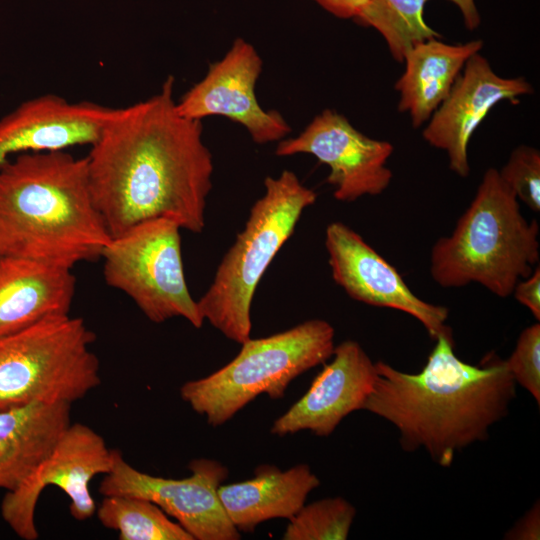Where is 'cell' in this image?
Wrapping results in <instances>:
<instances>
[{
  "label": "cell",
  "mask_w": 540,
  "mask_h": 540,
  "mask_svg": "<svg viewBox=\"0 0 540 540\" xmlns=\"http://www.w3.org/2000/svg\"><path fill=\"white\" fill-rule=\"evenodd\" d=\"M71 404L37 402L0 411V489H15L71 423Z\"/></svg>",
  "instance_id": "20"
},
{
  "label": "cell",
  "mask_w": 540,
  "mask_h": 540,
  "mask_svg": "<svg viewBox=\"0 0 540 540\" xmlns=\"http://www.w3.org/2000/svg\"><path fill=\"white\" fill-rule=\"evenodd\" d=\"M75 289L71 268L0 256V337L69 315Z\"/></svg>",
  "instance_id": "17"
},
{
  "label": "cell",
  "mask_w": 540,
  "mask_h": 540,
  "mask_svg": "<svg viewBox=\"0 0 540 540\" xmlns=\"http://www.w3.org/2000/svg\"><path fill=\"white\" fill-rule=\"evenodd\" d=\"M94 341L85 321L70 314L0 337V411L85 397L101 383Z\"/></svg>",
  "instance_id": "7"
},
{
  "label": "cell",
  "mask_w": 540,
  "mask_h": 540,
  "mask_svg": "<svg viewBox=\"0 0 540 540\" xmlns=\"http://www.w3.org/2000/svg\"><path fill=\"white\" fill-rule=\"evenodd\" d=\"M483 47L481 40L446 44L431 38L406 53L405 70L397 80L398 109L408 112L413 127L428 121L446 99L467 60Z\"/></svg>",
  "instance_id": "19"
},
{
  "label": "cell",
  "mask_w": 540,
  "mask_h": 540,
  "mask_svg": "<svg viewBox=\"0 0 540 540\" xmlns=\"http://www.w3.org/2000/svg\"><path fill=\"white\" fill-rule=\"evenodd\" d=\"M319 485V478L308 464L300 463L285 471L263 464L251 479L221 484L218 496L235 528L253 532L260 523L271 519L290 520Z\"/></svg>",
  "instance_id": "18"
},
{
  "label": "cell",
  "mask_w": 540,
  "mask_h": 540,
  "mask_svg": "<svg viewBox=\"0 0 540 540\" xmlns=\"http://www.w3.org/2000/svg\"><path fill=\"white\" fill-rule=\"evenodd\" d=\"M326 11L341 19L361 21L369 0H314Z\"/></svg>",
  "instance_id": "28"
},
{
  "label": "cell",
  "mask_w": 540,
  "mask_h": 540,
  "mask_svg": "<svg viewBox=\"0 0 540 540\" xmlns=\"http://www.w3.org/2000/svg\"><path fill=\"white\" fill-rule=\"evenodd\" d=\"M110 239L92 198L86 157L25 153L0 167V256L72 269L101 258Z\"/></svg>",
  "instance_id": "3"
},
{
  "label": "cell",
  "mask_w": 540,
  "mask_h": 540,
  "mask_svg": "<svg viewBox=\"0 0 540 540\" xmlns=\"http://www.w3.org/2000/svg\"><path fill=\"white\" fill-rule=\"evenodd\" d=\"M264 186V195L251 207L244 229L197 301L203 319L239 344L250 338L251 304L260 279L294 232L303 211L317 199L316 192L290 170L266 177Z\"/></svg>",
  "instance_id": "5"
},
{
  "label": "cell",
  "mask_w": 540,
  "mask_h": 540,
  "mask_svg": "<svg viewBox=\"0 0 540 540\" xmlns=\"http://www.w3.org/2000/svg\"><path fill=\"white\" fill-rule=\"evenodd\" d=\"M516 384L528 391L540 405V324L520 333L512 354L505 360Z\"/></svg>",
  "instance_id": "25"
},
{
  "label": "cell",
  "mask_w": 540,
  "mask_h": 540,
  "mask_svg": "<svg viewBox=\"0 0 540 540\" xmlns=\"http://www.w3.org/2000/svg\"><path fill=\"white\" fill-rule=\"evenodd\" d=\"M115 109L89 101L70 102L55 94L22 102L0 118V167L20 154L91 146Z\"/></svg>",
  "instance_id": "16"
},
{
  "label": "cell",
  "mask_w": 540,
  "mask_h": 540,
  "mask_svg": "<svg viewBox=\"0 0 540 540\" xmlns=\"http://www.w3.org/2000/svg\"><path fill=\"white\" fill-rule=\"evenodd\" d=\"M114 449L104 438L83 423H70L50 452L1 502V516L21 539L39 537L35 511L42 491L56 486L70 499L69 511L78 521L96 513V503L89 491L90 481L106 475L113 466Z\"/></svg>",
  "instance_id": "9"
},
{
  "label": "cell",
  "mask_w": 540,
  "mask_h": 540,
  "mask_svg": "<svg viewBox=\"0 0 540 540\" xmlns=\"http://www.w3.org/2000/svg\"><path fill=\"white\" fill-rule=\"evenodd\" d=\"M332 278L352 299L375 307L402 311L417 319L435 340L451 334L448 308L419 298L397 269L357 232L336 221L325 231Z\"/></svg>",
  "instance_id": "13"
},
{
  "label": "cell",
  "mask_w": 540,
  "mask_h": 540,
  "mask_svg": "<svg viewBox=\"0 0 540 540\" xmlns=\"http://www.w3.org/2000/svg\"><path fill=\"white\" fill-rule=\"evenodd\" d=\"M99 522L120 540H194L155 503L127 495L104 496L96 509Z\"/></svg>",
  "instance_id": "22"
},
{
  "label": "cell",
  "mask_w": 540,
  "mask_h": 540,
  "mask_svg": "<svg viewBox=\"0 0 540 540\" xmlns=\"http://www.w3.org/2000/svg\"><path fill=\"white\" fill-rule=\"evenodd\" d=\"M533 92L523 78L496 74L479 52L465 63L446 99L429 118L423 138L446 152L450 169L460 177L470 172L468 143L490 110L501 101H513Z\"/></svg>",
  "instance_id": "14"
},
{
  "label": "cell",
  "mask_w": 540,
  "mask_h": 540,
  "mask_svg": "<svg viewBox=\"0 0 540 540\" xmlns=\"http://www.w3.org/2000/svg\"><path fill=\"white\" fill-rule=\"evenodd\" d=\"M435 341L418 373L375 362L377 377L363 410L391 423L404 451L423 449L449 467L458 452L485 441L508 415L517 384L495 352L472 365L455 354L452 333Z\"/></svg>",
  "instance_id": "2"
},
{
  "label": "cell",
  "mask_w": 540,
  "mask_h": 540,
  "mask_svg": "<svg viewBox=\"0 0 540 540\" xmlns=\"http://www.w3.org/2000/svg\"><path fill=\"white\" fill-rule=\"evenodd\" d=\"M502 181L532 211H540V152L520 145L515 148L506 164L498 170Z\"/></svg>",
  "instance_id": "24"
},
{
  "label": "cell",
  "mask_w": 540,
  "mask_h": 540,
  "mask_svg": "<svg viewBox=\"0 0 540 540\" xmlns=\"http://www.w3.org/2000/svg\"><path fill=\"white\" fill-rule=\"evenodd\" d=\"M356 515L343 497H329L304 505L290 520L284 540H345Z\"/></svg>",
  "instance_id": "23"
},
{
  "label": "cell",
  "mask_w": 540,
  "mask_h": 540,
  "mask_svg": "<svg viewBox=\"0 0 540 540\" xmlns=\"http://www.w3.org/2000/svg\"><path fill=\"white\" fill-rule=\"evenodd\" d=\"M393 150L390 142L364 135L345 116L325 109L298 136L279 141L275 154L313 155L330 168L326 181L335 199L352 202L386 190L393 176L387 167Z\"/></svg>",
  "instance_id": "11"
},
{
  "label": "cell",
  "mask_w": 540,
  "mask_h": 540,
  "mask_svg": "<svg viewBox=\"0 0 540 540\" xmlns=\"http://www.w3.org/2000/svg\"><path fill=\"white\" fill-rule=\"evenodd\" d=\"M428 0H369L360 23L376 29L384 38L393 58L403 62L415 44L439 38L424 20V6ZM460 9L469 30L480 24L474 0H450Z\"/></svg>",
  "instance_id": "21"
},
{
  "label": "cell",
  "mask_w": 540,
  "mask_h": 540,
  "mask_svg": "<svg viewBox=\"0 0 540 540\" xmlns=\"http://www.w3.org/2000/svg\"><path fill=\"white\" fill-rule=\"evenodd\" d=\"M510 540H539L540 539V505L535 503L532 508L505 534Z\"/></svg>",
  "instance_id": "27"
},
{
  "label": "cell",
  "mask_w": 540,
  "mask_h": 540,
  "mask_svg": "<svg viewBox=\"0 0 540 540\" xmlns=\"http://www.w3.org/2000/svg\"><path fill=\"white\" fill-rule=\"evenodd\" d=\"M539 225L528 221L519 200L489 168L470 205L448 236L430 252V275L443 288L477 283L506 298L539 265Z\"/></svg>",
  "instance_id": "4"
},
{
  "label": "cell",
  "mask_w": 540,
  "mask_h": 540,
  "mask_svg": "<svg viewBox=\"0 0 540 540\" xmlns=\"http://www.w3.org/2000/svg\"><path fill=\"white\" fill-rule=\"evenodd\" d=\"M173 76L155 95L112 118L86 156L94 203L111 238L149 219L200 233L212 188V155L200 120L180 115Z\"/></svg>",
  "instance_id": "1"
},
{
  "label": "cell",
  "mask_w": 540,
  "mask_h": 540,
  "mask_svg": "<svg viewBox=\"0 0 540 540\" xmlns=\"http://www.w3.org/2000/svg\"><path fill=\"white\" fill-rule=\"evenodd\" d=\"M335 330L323 319L306 320L288 330L241 344L239 353L212 374L185 382L183 401L209 425L230 420L257 396L281 399L300 374L331 358Z\"/></svg>",
  "instance_id": "6"
},
{
  "label": "cell",
  "mask_w": 540,
  "mask_h": 540,
  "mask_svg": "<svg viewBox=\"0 0 540 540\" xmlns=\"http://www.w3.org/2000/svg\"><path fill=\"white\" fill-rule=\"evenodd\" d=\"M263 61L252 44L236 38L227 53L176 103L180 115L202 120L226 117L241 124L257 144L281 141L291 131L280 113L263 109L255 86Z\"/></svg>",
  "instance_id": "12"
},
{
  "label": "cell",
  "mask_w": 540,
  "mask_h": 540,
  "mask_svg": "<svg viewBox=\"0 0 540 540\" xmlns=\"http://www.w3.org/2000/svg\"><path fill=\"white\" fill-rule=\"evenodd\" d=\"M515 299L528 308L534 318L540 320V268L537 265L532 273L517 282L512 292Z\"/></svg>",
  "instance_id": "26"
},
{
  "label": "cell",
  "mask_w": 540,
  "mask_h": 540,
  "mask_svg": "<svg viewBox=\"0 0 540 540\" xmlns=\"http://www.w3.org/2000/svg\"><path fill=\"white\" fill-rule=\"evenodd\" d=\"M331 357L308 391L274 421L272 434L307 430L326 437L350 413L363 410L377 377L375 363L354 340L335 345Z\"/></svg>",
  "instance_id": "15"
},
{
  "label": "cell",
  "mask_w": 540,
  "mask_h": 540,
  "mask_svg": "<svg viewBox=\"0 0 540 540\" xmlns=\"http://www.w3.org/2000/svg\"><path fill=\"white\" fill-rule=\"evenodd\" d=\"M181 229L169 218L134 225L105 246L103 273L107 284L129 296L150 321L182 317L200 328L204 319L186 283Z\"/></svg>",
  "instance_id": "8"
},
{
  "label": "cell",
  "mask_w": 540,
  "mask_h": 540,
  "mask_svg": "<svg viewBox=\"0 0 540 540\" xmlns=\"http://www.w3.org/2000/svg\"><path fill=\"white\" fill-rule=\"evenodd\" d=\"M191 475L182 479L153 476L137 470L114 449L113 466L99 485L103 496L147 499L172 516L194 540H238L240 532L228 518L218 488L228 469L207 458L192 460Z\"/></svg>",
  "instance_id": "10"
}]
</instances>
